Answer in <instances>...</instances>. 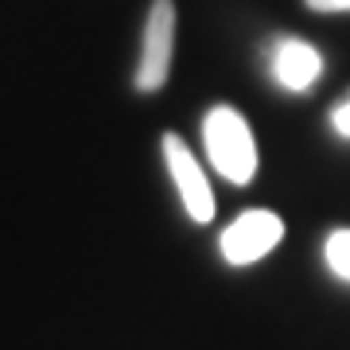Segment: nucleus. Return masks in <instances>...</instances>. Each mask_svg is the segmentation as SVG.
Segmentation results:
<instances>
[{"instance_id":"f257e3e1","label":"nucleus","mask_w":350,"mask_h":350,"mask_svg":"<svg viewBox=\"0 0 350 350\" xmlns=\"http://www.w3.org/2000/svg\"><path fill=\"white\" fill-rule=\"evenodd\" d=\"M202 144H206V156L222 179L245 187L257 175V144H253L250 121L234 105H214L202 117Z\"/></svg>"},{"instance_id":"f03ea898","label":"nucleus","mask_w":350,"mask_h":350,"mask_svg":"<svg viewBox=\"0 0 350 350\" xmlns=\"http://www.w3.org/2000/svg\"><path fill=\"white\" fill-rule=\"evenodd\" d=\"M175 4L172 0H156L148 8L144 20V43H140V66H137V90L152 94L167 82L172 70V55H175Z\"/></svg>"},{"instance_id":"7ed1b4c3","label":"nucleus","mask_w":350,"mask_h":350,"mask_svg":"<svg viewBox=\"0 0 350 350\" xmlns=\"http://www.w3.org/2000/svg\"><path fill=\"white\" fill-rule=\"evenodd\" d=\"M284 238V222L273 211H245L222 230V257L230 265H253Z\"/></svg>"},{"instance_id":"20e7f679","label":"nucleus","mask_w":350,"mask_h":350,"mask_svg":"<svg viewBox=\"0 0 350 350\" xmlns=\"http://www.w3.org/2000/svg\"><path fill=\"white\" fill-rule=\"evenodd\" d=\"M163 160H167V172H172L175 191H179V199H183L187 214L195 218V222H211V218H214L211 179H206L202 163L191 156V148L175 137V133H167V137H163Z\"/></svg>"},{"instance_id":"39448f33","label":"nucleus","mask_w":350,"mask_h":350,"mask_svg":"<svg viewBox=\"0 0 350 350\" xmlns=\"http://www.w3.org/2000/svg\"><path fill=\"white\" fill-rule=\"evenodd\" d=\"M323 75V59H319V51L312 43H304V39H280L273 47V78L276 86L288 90V94H304V90H312Z\"/></svg>"},{"instance_id":"423d86ee","label":"nucleus","mask_w":350,"mask_h":350,"mask_svg":"<svg viewBox=\"0 0 350 350\" xmlns=\"http://www.w3.org/2000/svg\"><path fill=\"white\" fill-rule=\"evenodd\" d=\"M323 257H327V269H331L338 280L350 284V230H335V234L327 238Z\"/></svg>"},{"instance_id":"0eeeda50","label":"nucleus","mask_w":350,"mask_h":350,"mask_svg":"<svg viewBox=\"0 0 350 350\" xmlns=\"http://www.w3.org/2000/svg\"><path fill=\"white\" fill-rule=\"evenodd\" d=\"M331 125H335V133L342 140H350V98H342L335 105V113H331Z\"/></svg>"},{"instance_id":"6e6552de","label":"nucleus","mask_w":350,"mask_h":350,"mask_svg":"<svg viewBox=\"0 0 350 350\" xmlns=\"http://www.w3.org/2000/svg\"><path fill=\"white\" fill-rule=\"evenodd\" d=\"M315 12H350V0H308Z\"/></svg>"}]
</instances>
